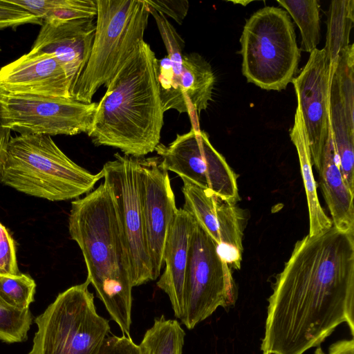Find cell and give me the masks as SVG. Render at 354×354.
Wrapping results in <instances>:
<instances>
[{"label":"cell","instance_id":"obj_1","mask_svg":"<svg viewBox=\"0 0 354 354\" xmlns=\"http://www.w3.org/2000/svg\"><path fill=\"white\" fill-rule=\"evenodd\" d=\"M261 354H304L342 324L354 335V234L297 241L268 298Z\"/></svg>","mask_w":354,"mask_h":354},{"label":"cell","instance_id":"obj_2","mask_svg":"<svg viewBox=\"0 0 354 354\" xmlns=\"http://www.w3.org/2000/svg\"><path fill=\"white\" fill-rule=\"evenodd\" d=\"M106 87L87 133L92 142L138 158L154 151L165 111L158 59L149 44L141 41Z\"/></svg>","mask_w":354,"mask_h":354},{"label":"cell","instance_id":"obj_3","mask_svg":"<svg viewBox=\"0 0 354 354\" xmlns=\"http://www.w3.org/2000/svg\"><path fill=\"white\" fill-rule=\"evenodd\" d=\"M68 230L83 254L87 280L123 335L131 337L129 254L113 198L104 183L72 201Z\"/></svg>","mask_w":354,"mask_h":354},{"label":"cell","instance_id":"obj_4","mask_svg":"<svg viewBox=\"0 0 354 354\" xmlns=\"http://www.w3.org/2000/svg\"><path fill=\"white\" fill-rule=\"evenodd\" d=\"M103 172L92 174L70 159L49 136L11 137L0 183L25 194L62 201L88 194Z\"/></svg>","mask_w":354,"mask_h":354},{"label":"cell","instance_id":"obj_5","mask_svg":"<svg viewBox=\"0 0 354 354\" xmlns=\"http://www.w3.org/2000/svg\"><path fill=\"white\" fill-rule=\"evenodd\" d=\"M95 32L89 59L71 88V97L87 104L142 41L149 7L145 0H95Z\"/></svg>","mask_w":354,"mask_h":354},{"label":"cell","instance_id":"obj_6","mask_svg":"<svg viewBox=\"0 0 354 354\" xmlns=\"http://www.w3.org/2000/svg\"><path fill=\"white\" fill-rule=\"evenodd\" d=\"M240 44L241 71L248 82L278 91L292 82L301 53L284 9L266 6L256 11L244 25Z\"/></svg>","mask_w":354,"mask_h":354},{"label":"cell","instance_id":"obj_7","mask_svg":"<svg viewBox=\"0 0 354 354\" xmlns=\"http://www.w3.org/2000/svg\"><path fill=\"white\" fill-rule=\"evenodd\" d=\"M89 281L59 293L34 320L37 330L28 354H97L110 333L97 312Z\"/></svg>","mask_w":354,"mask_h":354},{"label":"cell","instance_id":"obj_8","mask_svg":"<svg viewBox=\"0 0 354 354\" xmlns=\"http://www.w3.org/2000/svg\"><path fill=\"white\" fill-rule=\"evenodd\" d=\"M167 51L158 59L160 98L164 111L187 113L192 128L212 100L215 76L210 64L197 53H183L185 41L167 17L149 7Z\"/></svg>","mask_w":354,"mask_h":354},{"label":"cell","instance_id":"obj_9","mask_svg":"<svg viewBox=\"0 0 354 354\" xmlns=\"http://www.w3.org/2000/svg\"><path fill=\"white\" fill-rule=\"evenodd\" d=\"M232 270L221 258L214 240L196 221L189 241L180 319L187 328L193 329L219 307L228 309L234 306L237 293Z\"/></svg>","mask_w":354,"mask_h":354},{"label":"cell","instance_id":"obj_10","mask_svg":"<svg viewBox=\"0 0 354 354\" xmlns=\"http://www.w3.org/2000/svg\"><path fill=\"white\" fill-rule=\"evenodd\" d=\"M96 102L71 97L2 92L0 115L3 127L20 134L74 136L90 131Z\"/></svg>","mask_w":354,"mask_h":354},{"label":"cell","instance_id":"obj_11","mask_svg":"<svg viewBox=\"0 0 354 354\" xmlns=\"http://www.w3.org/2000/svg\"><path fill=\"white\" fill-rule=\"evenodd\" d=\"M155 151L161 167L167 171L232 203L239 200L237 176L213 147L205 131L191 128L187 133L177 134L168 145L159 143Z\"/></svg>","mask_w":354,"mask_h":354},{"label":"cell","instance_id":"obj_12","mask_svg":"<svg viewBox=\"0 0 354 354\" xmlns=\"http://www.w3.org/2000/svg\"><path fill=\"white\" fill-rule=\"evenodd\" d=\"M101 169L104 183L113 198L131 263L133 287L152 279L143 226L139 191L140 158L114 154Z\"/></svg>","mask_w":354,"mask_h":354},{"label":"cell","instance_id":"obj_13","mask_svg":"<svg viewBox=\"0 0 354 354\" xmlns=\"http://www.w3.org/2000/svg\"><path fill=\"white\" fill-rule=\"evenodd\" d=\"M139 191L145 242L153 281L164 264L165 244L171 223L178 211L168 171L159 157L140 158Z\"/></svg>","mask_w":354,"mask_h":354},{"label":"cell","instance_id":"obj_14","mask_svg":"<svg viewBox=\"0 0 354 354\" xmlns=\"http://www.w3.org/2000/svg\"><path fill=\"white\" fill-rule=\"evenodd\" d=\"M183 209L190 214L217 246L221 258L232 270H239L242 261L243 221L235 203L182 178Z\"/></svg>","mask_w":354,"mask_h":354},{"label":"cell","instance_id":"obj_15","mask_svg":"<svg viewBox=\"0 0 354 354\" xmlns=\"http://www.w3.org/2000/svg\"><path fill=\"white\" fill-rule=\"evenodd\" d=\"M330 68L324 48H315L300 73L292 80L306 131L312 164L317 171L330 133Z\"/></svg>","mask_w":354,"mask_h":354},{"label":"cell","instance_id":"obj_16","mask_svg":"<svg viewBox=\"0 0 354 354\" xmlns=\"http://www.w3.org/2000/svg\"><path fill=\"white\" fill-rule=\"evenodd\" d=\"M71 87L64 68L52 55L30 50L0 68V88L6 93L68 98Z\"/></svg>","mask_w":354,"mask_h":354},{"label":"cell","instance_id":"obj_17","mask_svg":"<svg viewBox=\"0 0 354 354\" xmlns=\"http://www.w3.org/2000/svg\"><path fill=\"white\" fill-rule=\"evenodd\" d=\"M95 32L94 19L44 21L30 50L56 57L72 86L89 59Z\"/></svg>","mask_w":354,"mask_h":354},{"label":"cell","instance_id":"obj_18","mask_svg":"<svg viewBox=\"0 0 354 354\" xmlns=\"http://www.w3.org/2000/svg\"><path fill=\"white\" fill-rule=\"evenodd\" d=\"M195 218L183 208L178 209L167 233L163 261L165 268L157 286L169 297L174 315H183L185 274L187 265L189 241Z\"/></svg>","mask_w":354,"mask_h":354},{"label":"cell","instance_id":"obj_19","mask_svg":"<svg viewBox=\"0 0 354 354\" xmlns=\"http://www.w3.org/2000/svg\"><path fill=\"white\" fill-rule=\"evenodd\" d=\"M317 171L333 225L339 231L354 234V193L340 171L330 127Z\"/></svg>","mask_w":354,"mask_h":354},{"label":"cell","instance_id":"obj_20","mask_svg":"<svg viewBox=\"0 0 354 354\" xmlns=\"http://www.w3.org/2000/svg\"><path fill=\"white\" fill-rule=\"evenodd\" d=\"M290 137L297 151L307 198L309 214L308 235L314 236L329 229L333 226V223L331 219L324 212L318 199L316 182L313 173L309 143L301 111L298 104L294 124L290 131Z\"/></svg>","mask_w":354,"mask_h":354},{"label":"cell","instance_id":"obj_21","mask_svg":"<svg viewBox=\"0 0 354 354\" xmlns=\"http://www.w3.org/2000/svg\"><path fill=\"white\" fill-rule=\"evenodd\" d=\"M41 21L95 19V0H9Z\"/></svg>","mask_w":354,"mask_h":354},{"label":"cell","instance_id":"obj_22","mask_svg":"<svg viewBox=\"0 0 354 354\" xmlns=\"http://www.w3.org/2000/svg\"><path fill=\"white\" fill-rule=\"evenodd\" d=\"M353 22V0H334L330 2L324 48L330 64H333L341 50L350 44Z\"/></svg>","mask_w":354,"mask_h":354},{"label":"cell","instance_id":"obj_23","mask_svg":"<svg viewBox=\"0 0 354 354\" xmlns=\"http://www.w3.org/2000/svg\"><path fill=\"white\" fill-rule=\"evenodd\" d=\"M185 333L176 319L164 315L154 319L139 346L145 354H182Z\"/></svg>","mask_w":354,"mask_h":354},{"label":"cell","instance_id":"obj_24","mask_svg":"<svg viewBox=\"0 0 354 354\" xmlns=\"http://www.w3.org/2000/svg\"><path fill=\"white\" fill-rule=\"evenodd\" d=\"M298 26L301 49L310 53L320 40L319 3L317 0H277Z\"/></svg>","mask_w":354,"mask_h":354},{"label":"cell","instance_id":"obj_25","mask_svg":"<svg viewBox=\"0 0 354 354\" xmlns=\"http://www.w3.org/2000/svg\"><path fill=\"white\" fill-rule=\"evenodd\" d=\"M32 322L30 308H17L0 299L1 341L8 344L26 341Z\"/></svg>","mask_w":354,"mask_h":354},{"label":"cell","instance_id":"obj_26","mask_svg":"<svg viewBox=\"0 0 354 354\" xmlns=\"http://www.w3.org/2000/svg\"><path fill=\"white\" fill-rule=\"evenodd\" d=\"M35 290L36 283L29 275H0V299L12 307L29 308L35 300Z\"/></svg>","mask_w":354,"mask_h":354},{"label":"cell","instance_id":"obj_27","mask_svg":"<svg viewBox=\"0 0 354 354\" xmlns=\"http://www.w3.org/2000/svg\"><path fill=\"white\" fill-rule=\"evenodd\" d=\"M41 20L9 0H0V29L27 24H41Z\"/></svg>","mask_w":354,"mask_h":354},{"label":"cell","instance_id":"obj_28","mask_svg":"<svg viewBox=\"0 0 354 354\" xmlns=\"http://www.w3.org/2000/svg\"><path fill=\"white\" fill-rule=\"evenodd\" d=\"M19 274L13 239L0 223V275L15 276Z\"/></svg>","mask_w":354,"mask_h":354},{"label":"cell","instance_id":"obj_29","mask_svg":"<svg viewBox=\"0 0 354 354\" xmlns=\"http://www.w3.org/2000/svg\"><path fill=\"white\" fill-rule=\"evenodd\" d=\"M97 354H145L131 337L107 335Z\"/></svg>","mask_w":354,"mask_h":354},{"label":"cell","instance_id":"obj_30","mask_svg":"<svg viewBox=\"0 0 354 354\" xmlns=\"http://www.w3.org/2000/svg\"><path fill=\"white\" fill-rule=\"evenodd\" d=\"M147 5L158 12L174 19L181 24L187 14L189 2L186 0H145Z\"/></svg>","mask_w":354,"mask_h":354},{"label":"cell","instance_id":"obj_31","mask_svg":"<svg viewBox=\"0 0 354 354\" xmlns=\"http://www.w3.org/2000/svg\"><path fill=\"white\" fill-rule=\"evenodd\" d=\"M314 354H326L320 346L315 351ZM328 354H354V340H339L329 346Z\"/></svg>","mask_w":354,"mask_h":354},{"label":"cell","instance_id":"obj_32","mask_svg":"<svg viewBox=\"0 0 354 354\" xmlns=\"http://www.w3.org/2000/svg\"><path fill=\"white\" fill-rule=\"evenodd\" d=\"M3 91L0 88V97ZM11 131L3 127L0 115V176L6 160Z\"/></svg>","mask_w":354,"mask_h":354},{"label":"cell","instance_id":"obj_33","mask_svg":"<svg viewBox=\"0 0 354 354\" xmlns=\"http://www.w3.org/2000/svg\"><path fill=\"white\" fill-rule=\"evenodd\" d=\"M250 1H237V2H234V3H242V5L243 6H246V4L249 3Z\"/></svg>","mask_w":354,"mask_h":354},{"label":"cell","instance_id":"obj_34","mask_svg":"<svg viewBox=\"0 0 354 354\" xmlns=\"http://www.w3.org/2000/svg\"><path fill=\"white\" fill-rule=\"evenodd\" d=\"M0 51H1V48H0Z\"/></svg>","mask_w":354,"mask_h":354}]
</instances>
